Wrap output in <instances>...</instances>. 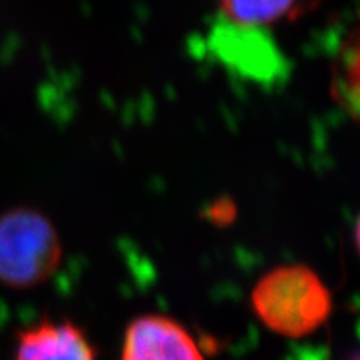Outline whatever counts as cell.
Instances as JSON below:
<instances>
[{"label": "cell", "mask_w": 360, "mask_h": 360, "mask_svg": "<svg viewBox=\"0 0 360 360\" xmlns=\"http://www.w3.org/2000/svg\"><path fill=\"white\" fill-rule=\"evenodd\" d=\"M326 0H218L229 21L243 27H260L292 21L312 13Z\"/></svg>", "instance_id": "5"}, {"label": "cell", "mask_w": 360, "mask_h": 360, "mask_svg": "<svg viewBox=\"0 0 360 360\" xmlns=\"http://www.w3.org/2000/svg\"><path fill=\"white\" fill-rule=\"evenodd\" d=\"M353 360H360V353H359V354H357V356H356Z\"/></svg>", "instance_id": "9"}, {"label": "cell", "mask_w": 360, "mask_h": 360, "mask_svg": "<svg viewBox=\"0 0 360 360\" xmlns=\"http://www.w3.org/2000/svg\"><path fill=\"white\" fill-rule=\"evenodd\" d=\"M120 360H205V356L194 336L179 321L146 314L128 324Z\"/></svg>", "instance_id": "3"}, {"label": "cell", "mask_w": 360, "mask_h": 360, "mask_svg": "<svg viewBox=\"0 0 360 360\" xmlns=\"http://www.w3.org/2000/svg\"><path fill=\"white\" fill-rule=\"evenodd\" d=\"M330 90L336 103L360 122V29L347 37L336 54Z\"/></svg>", "instance_id": "6"}, {"label": "cell", "mask_w": 360, "mask_h": 360, "mask_svg": "<svg viewBox=\"0 0 360 360\" xmlns=\"http://www.w3.org/2000/svg\"><path fill=\"white\" fill-rule=\"evenodd\" d=\"M62 258L59 230L41 209L20 205L0 213V284L18 291L41 287Z\"/></svg>", "instance_id": "2"}, {"label": "cell", "mask_w": 360, "mask_h": 360, "mask_svg": "<svg viewBox=\"0 0 360 360\" xmlns=\"http://www.w3.org/2000/svg\"><path fill=\"white\" fill-rule=\"evenodd\" d=\"M251 302L266 328L287 338L314 333L328 321L333 309L329 288L305 264L270 270L255 284Z\"/></svg>", "instance_id": "1"}, {"label": "cell", "mask_w": 360, "mask_h": 360, "mask_svg": "<svg viewBox=\"0 0 360 360\" xmlns=\"http://www.w3.org/2000/svg\"><path fill=\"white\" fill-rule=\"evenodd\" d=\"M354 242H356V246H357L359 254H360V215H359V218H357L356 229H354Z\"/></svg>", "instance_id": "8"}, {"label": "cell", "mask_w": 360, "mask_h": 360, "mask_svg": "<svg viewBox=\"0 0 360 360\" xmlns=\"http://www.w3.org/2000/svg\"><path fill=\"white\" fill-rule=\"evenodd\" d=\"M205 217L217 227H227L238 217V206L230 197H219L207 205Z\"/></svg>", "instance_id": "7"}, {"label": "cell", "mask_w": 360, "mask_h": 360, "mask_svg": "<svg viewBox=\"0 0 360 360\" xmlns=\"http://www.w3.org/2000/svg\"><path fill=\"white\" fill-rule=\"evenodd\" d=\"M96 348L82 326L42 319L15 335L13 360H96Z\"/></svg>", "instance_id": "4"}]
</instances>
